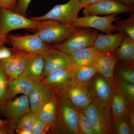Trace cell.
I'll use <instances>...</instances> for the list:
<instances>
[{"instance_id":"cell-1","label":"cell","mask_w":134,"mask_h":134,"mask_svg":"<svg viewBox=\"0 0 134 134\" xmlns=\"http://www.w3.org/2000/svg\"><path fill=\"white\" fill-rule=\"evenodd\" d=\"M58 115L55 126L50 131L57 133L80 134L78 127L79 108L56 92Z\"/></svg>"},{"instance_id":"cell-2","label":"cell","mask_w":134,"mask_h":134,"mask_svg":"<svg viewBox=\"0 0 134 134\" xmlns=\"http://www.w3.org/2000/svg\"><path fill=\"white\" fill-rule=\"evenodd\" d=\"M78 28L72 24L47 19L40 21L36 33L46 44L52 47L65 41Z\"/></svg>"},{"instance_id":"cell-3","label":"cell","mask_w":134,"mask_h":134,"mask_svg":"<svg viewBox=\"0 0 134 134\" xmlns=\"http://www.w3.org/2000/svg\"><path fill=\"white\" fill-rule=\"evenodd\" d=\"M93 126L96 134L114 133L113 120L110 107L103 105L97 99L83 110Z\"/></svg>"},{"instance_id":"cell-4","label":"cell","mask_w":134,"mask_h":134,"mask_svg":"<svg viewBox=\"0 0 134 134\" xmlns=\"http://www.w3.org/2000/svg\"><path fill=\"white\" fill-rule=\"evenodd\" d=\"M98 34L95 29L78 28L65 41L52 47L69 54L82 48L93 46Z\"/></svg>"},{"instance_id":"cell-5","label":"cell","mask_w":134,"mask_h":134,"mask_svg":"<svg viewBox=\"0 0 134 134\" xmlns=\"http://www.w3.org/2000/svg\"><path fill=\"white\" fill-rule=\"evenodd\" d=\"M82 9L80 0H69L64 4L55 5L45 14L30 18L38 21L51 19L63 23L72 24L77 19Z\"/></svg>"},{"instance_id":"cell-6","label":"cell","mask_w":134,"mask_h":134,"mask_svg":"<svg viewBox=\"0 0 134 134\" xmlns=\"http://www.w3.org/2000/svg\"><path fill=\"white\" fill-rule=\"evenodd\" d=\"M39 23L16 11L0 8V36L7 37L10 31L17 29L36 30Z\"/></svg>"},{"instance_id":"cell-7","label":"cell","mask_w":134,"mask_h":134,"mask_svg":"<svg viewBox=\"0 0 134 134\" xmlns=\"http://www.w3.org/2000/svg\"><path fill=\"white\" fill-rule=\"evenodd\" d=\"M7 44L18 51L32 55L42 54L49 46L44 43L37 33L26 35H9Z\"/></svg>"},{"instance_id":"cell-8","label":"cell","mask_w":134,"mask_h":134,"mask_svg":"<svg viewBox=\"0 0 134 134\" xmlns=\"http://www.w3.org/2000/svg\"><path fill=\"white\" fill-rule=\"evenodd\" d=\"M119 15H111L105 16L98 15L84 16L78 17L72 24L77 28H91L106 34L115 32L114 22L120 19Z\"/></svg>"},{"instance_id":"cell-9","label":"cell","mask_w":134,"mask_h":134,"mask_svg":"<svg viewBox=\"0 0 134 134\" xmlns=\"http://www.w3.org/2000/svg\"><path fill=\"white\" fill-rule=\"evenodd\" d=\"M134 6L126 5L116 0H101L100 1L84 8V16L91 15H119L121 13L132 14Z\"/></svg>"},{"instance_id":"cell-10","label":"cell","mask_w":134,"mask_h":134,"mask_svg":"<svg viewBox=\"0 0 134 134\" xmlns=\"http://www.w3.org/2000/svg\"><path fill=\"white\" fill-rule=\"evenodd\" d=\"M30 111L29 96L23 95L7 102L2 115L7 118L9 124L15 129L19 120Z\"/></svg>"},{"instance_id":"cell-11","label":"cell","mask_w":134,"mask_h":134,"mask_svg":"<svg viewBox=\"0 0 134 134\" xmlns=\"http://www.w3.org/2000/svg\"><path fill=\"white\" fill-rule=\"evenodd\" d=\"M115 85L114 79L106 78L98 73L90 87L93 98L97 99L103 105L110 107Z\"/></svg>"},{"instance_id":"cell-12","label":"cell","mask_w":134,"mask_h":134,"mask_svg":"<svg viewBox=\"0 0 134 134\" xmlns=\"http://www.w3.org/2000/svg\"><path fill=\"white\" fill-rule=\"evenodd\" d=\"M57 92L66 98L74 105L81 110L85 109L94 99L90 87L75 84Z\"/></svg>"},{"instance_id":"cell-13","label":"cell","mask_w":134,"mask_h":134,"mask_svg":"<svg viewBox=\"0 0 134 134\" xmlns=\"http://www.w3.org/2000/svg\"><path fill=\"white\" fill-rule=\"evenodd\" d=\"M56 92L55 89L50 85L42 81L37 83L29 96L31 111L38 113Z\"/></svg>"},{"instance_id":"cell-14","label":"cell","mask_w":134,"mask_h":134,"mask_svg":"<svg viewBox=\"0 0 134 134\" xmlns=\"http://www.w3.org/2000/svg\"><path fill=\"white\" fill-rule=\"evenodd\" d=\"M42 55L44 62L43 78L54 70L70 68L73 66L68 54L52 47L43 53Z\"/></svg>"},{"instance_id":"cell-15","label":"cell","mask_w":134,"mask_h":134,"mask_svg":"<svg viewBox=\"0 0 134 134\" xmlns=\"http://www.w3.org/2000/svg\"><path fill=\"white\" fill-rule=\"evenodd\" d=\"M74 66L54 70L47 75L41 81L50 85L57 92L64 90L74 84Z\"/></svg>"},{"instance_id":"cell-16","label":"cell","mask_w":134,"mask_h":134,"mask_svg":"<svg viewBox=\"0 0 134 134\" xmlns=\"http://www.w3.org/2000/svg\"><path fill=\"white\" fill-rule=\"evenodd\" d=\"M37 83L29 77L23 75L9 80L8 82V102L13 99L19 94L29 96L33 91Z\"/></svg>"},{"instance_id":"cell-17","label":"cell","mask_w":134,"mask_h":134,"mask_svg":"<svg viewBox=\"0 0 134 134\" xmlns=\"http://www.w3.org/2000/svg\"><path fill=\"white\" fill-rule=\"evenodd\" d=\"M125 36L124 34L120 32L98 34L93 46L101 52H114L120 45Z\"/></svg>"},{"instance_id":"cell-18","label":"cell","mask_w":134,"mask_h":134,"mask_svg":"<svg viewBox=\"0 0 134 134\" xmlns=\"http://www.w3.org/2000/svg\"><path fill=\"white\" fill-rule=\"evenodd\" d=\"M105 53L99 52L92 46L77 50L68 55L72 66L78 67L92 64L97 58Z\"/></svg>"},{"instance_id":"cell-19","label":"cell","mask_w":134,"mask_h":134,"mask_svg":"<svg viewBox=\"0 0 134 134\" xmlns=\"http://www.w3.org/2000/svg\"><path fill=\"white\" fill-rule=\"evenodd\" d=\"M113 122L120 117L129 113L130 104L118 86L115 84L110 104Z\"/></svg>"},{"instance_id":"cell-20","label":"cell","mask_w":134,"mask_h":134,"mask_svg":"<svg viewBox=\"0 0 134 134\" xmlns=\"http://www.w3.org/2000/svg\"><path fill=\"white\" fill-rule=\"evenodd\" d=\"M44 62L42 54L31 55L22 75L39 82L44 77Z\"/></svg>"},{"instance_id":"cell-21","label":"cell","mask_w":134,"mask_h":134,"mask_svg":"<svg viewBox=\"0 0 134 134\" xmlns=\"http://www.w3.org/2000/svg\"><path fill=\"white\" fill-rule=\"evenodd\" d=\"M117 62L114 52L105 53L94 62L98 73L108 79H114L115 66Z\"/></svg>"},{"instance_id":"cell-22","label":"cell","mask_w":134,"mask_h":134,"mask_svg":"<svg viewBox=\"0 0 134 134\" xmlns=\"http://www.w3.org/2000/svg\"><path fill=\"white\" fill-rule=\"evenodd\" d=\"M98 70L94 62L82 66H74L73 81L74 84L90 87Z\"/></svg>"},{"instance_id":"cell-23","label":"cell","mask_w":134,"mask_h":134,"mask_svg":"<svg viewBox=\"0 0 134 134\" xmlns=\"http://www.w3.org/2000/svg\"><path fill=\"white\" fill-rule=\"evenodd\" d=\"M38 114V119L50 127V130L55 126L58 115L56 92L41 108Z\"/></svg>"},{"instance_id":"cell-24","label":"cell","mask_w":134,"mask_h":134,"mask_svg":"<svg viewBox=\"0 0 134 134\" xmlns=\"http://www.w3.org/2000/svg\"><path fill=\"white\" fill-rule=\"evenodd\" d=\"M114 53L117 62H134V40L125 36Z\"/></svg>"},{"instance_id":"cell-25","label":"cell","mask_w":134,"mask_h":134,"mask_svg":"<svg viewBox=\"0 0 134 134\" xmlns=\"http://www.w3.org/2000/svg\"><path fill=\"white\" fill-rule=\"evenodd\" d=\"M133 128L134 115L131 110L114 121V132L116 134H132Z\"/></svg>"},{"instance_id":"cell-26","label":"cell","mask_w":134,"mask_h":134,"mask_svg":"<svg viewBox=\"0 0 134 134\" xmlns=\"http://www.w3.org/2000/svg\"><path fill=\"white\" fill-rule=\"evenodd\" d=\"M38 119V113L30 111L25 114L16 125V133L18 134H31L34 126Z\"/></svg>"},{"instance_id":"cell-27","label":"cell","mask_w":134,"mask_h":134,"mask_svg":"<svg viewBox=\"0 0 134 134\" xmlns=\"http://www.w3.org/2000/svg\"><path fill=\"white\" fill-rule=\"evenodd\" d=\"M120 62L118 65L116 64L115 70L120 80L134 84V62Z\"/></svg>"},{"instance_id":"cell-28","label":"cell","mask_w":134,"mask_h":134,"mask_svg":"<svg viewBox=\"0 0 134 134\" xmlns=\"http://www.w3.org/2000/svg\"><path fill=\"white\" fill-rule=\"evenodd\" d=\"M115 32L124 34L134 40V14L124 20H117L115 21Z\"/></svg>"},{"instance_id":"cell-29","label":"cell","mask_w":134,"mask_h":134,"mask_svg":"<svg viewBox=\"0 0 134 134\" xmlns=\"http://www.w3.org/2000/svg\"><path fill=\"white\" fill-rule=\"evenodd\" d=\"M8 78L0 66V115L4 112L8 102Z\"/></svg>"},{"instance_id":"cell-30","label":"cell","mask_w":134,"mask_h":134,"mask_svg":"<svg viewBox=\"0 0 134 134\" xmlns=\"http://www.w3.org/2000/svg\"><path fill=\"white\" fill-rule=\"evenodd\" d=\"M31 55H32L17 50L16 53V59L14 73L8 81L15 79L21 75Z\"/></svg>"},{"instance_id":"cell-31","label":"cell","mask_w":134,"mask_h":134,"mask_svg":"<svg viewBox=\"0 0 134 134\" xmlns=\"http://www.w3.org/2000/svg\"><path fill=\"white\" fill-rule=\"evenodd\" d=\"M78 127L80 134H96L88 118L81 109H79L78 115Z\"/></svg>"},{"instance_id":"cell-32","label":"cell","mask_w":134,"mask_h":134,"mask_svg":"<svg viewBox=\"0 0 134 134\" xmlns=\"http://www.w3.org/2000/svg\"><path fill=\"white\" fill-rule=\"evenodd\" d=\"M0 61V66L9 80L14 74L16 64V53Z\"/></svg>"},{"instance_id":"cell-33","label":"cell","mask_w":134,"mask_h":134,"mask_svg":"<svg viewBox=\"0 0 134 134\" xmlns=\"http://www.w3.org/2000/svg\"><path fill=\"white\" fill-rule=\"evenodd\" d=\"M117 84L129 104L131 103L132 104L134 100V84L123 81L120 79Z\"/></svg>"},{"instance_id":"cell-34","label":"cell","mask_w":134,"mask_h":134,"mask_svg":"<svg viewBox=\"0 0 134 134\" xmlns=\"http://www.w3.org/2000/svg\"><path fill=\"white\" fill-rule=\"evenodd\" d=\"M50 127L38 119L34 126L31 134H46L49 133Z\"/></svg>"},{"instance_id":"cell-35","label":"cell","mask_w":134,"mask_h":134,"mask_svg":"<svg viewBox=\"0 0 134 134\" xmlns=\"http://www.w3.org/2000/svg\"><path fill=\"white\" fill-rule=\"evenodd\" d=\"M31 0H18L15 11L26 16V12Z\"/></svg>"},{"instance_id":"cell-36","label":"cell","mask_w":134,"mask_h":134,"mask_svg":"<svg viewBox=\"0 0 134 134\" xmlns=\"http://www.w3.org/2000/svg\"><path fill=\"white\" fill-rule=\"evenodd\" d=\"M17 50L14 48H9L5 46L2 45L0 46V61L10 57L16 52Z\"/></svg>"},{"instance_id":"cell-37","label":"cell","mask_w":134,"mask_h":134,"mask_svg":"<svg viewBox=\"0 0 134 134\" xmlns=\"http://www.w3.org/2000/svg\"><path fill=\"white\" fill-rule=\"evenodd\" d=\"M18 0H0V8L15 11Z\"/></svg>"},{"instance_id":"cell-38","label":"cell","mask_w":134,"mask_h":134,"mask_svg":"<svg viewBox=\"0 0 134 134\" xmlns=\"http://www.w3.org/2000/svg\"><path fill=\"white\" fill-rule=\"evenodd\" d=\"M15 129L8 123L7 125L0 127V134H14Z\"/></svg>"},{"instance_id":"cell-39","label":"cell","mask_w":134,"mask_h":134,"mask_svg":"<svg viewBox=\"0 0 134 134\" xmlns=\"http://www.w3.org/2000/svg\"><path fill=\"white\" fill-rule=\"evenodd\" d=\"M101 0H80L83 8L90 5H93L100 1Z\"/></svg>"},{"instance_id":"cell-40","label":"cell","mask_w":134,"mask_h":134,"mask_svg":"<svg viewBox=\"0 0 134 134\" xmlns=\"http://www.w3.org/2000/svg\"><path fill=\"white\" fill-rule=\"evenodd\" d=\"M129 6H134V0H116Z\"/></svg>"},{"instance_id":"cell-41","label":"cell","mask_w":134,"mask_h":134,"mask_svg":"<svg viewBox=\"0 0 134 134\" xmlns=\"http://www.w3.org/2000/svg\"><path fill=\"white\" fill-rule=\"evenodd\" d=\"M8 123V120H2L0 119V127L5 126Z\"/></svg>"}]
</instances>
